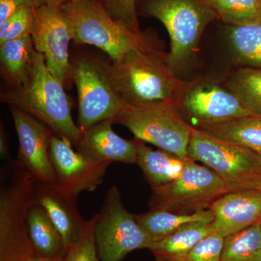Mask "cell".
Instances as JSON below:
<instances>
[{"mask_svg":"<svg viewBox=\"0 0 261 261\" xmlns=\"http://www.w3.org/2000/svg\"><path fill=\"white\" fill-rule=\"evenodd\" d=\"M108 68L124 106L176 100L185 84L170 68L161 47L134 49Z\"/></svg>","mask_w":261,"mask_h":261,"instance_id":"6da1fadb","label":"cell"},{"mask_svg":"<svg viewBox=\"0 0 261 261\" xmlns=\"http://www.w3.org/2000/svg\"><path fill=\"white\" fill-rule=\"evenodd\" d=\"M0 100L34 117L75 147L80 140L82 130L72 118L65 87L48 70L44 56L38 51L28 81L2 92Z\"/></svg>","mask_w":261,"mask_h":261,"instance_id":"7a4b0ae2","label":"cell"},{"mask_svg":"<svg viewBox=\"0 0 261 261\" xmlns=\"http://www.w3.org/2000/svg\"><path fill=\"white\" fill-rule=\"evenodd\" d=\"M61 10L69 24L72 40L99 48L112 62L134 49L161 47L153 34L115 20L99 0H80Z\"/></svg>","mask_w":261,"mask_h":261,"instance_id":"3957f363","label":"cell"},{"mask_svg":"<svg viewBox=\"0 0 261 261\" xmlns=\"http://www.w3.org/2000/svg\"><path fill=\"white\" fill-rule=\"evenodd\" d=\"M35 181L18 159L2 168L0 261H29L38 255L27 224L29 207L34 203Z\"/></svg>","mask_w":261,"mask_h":261,"instance_id":"277c9868","label":"cell"},{"mask_svg":"<svg viewBox=\"0 0 261 261\" xmlns=\"http://www.w3.org/2000/svg\"><path fill=\"white\" fill-rule=\"evenodd\" d=\"M136 8L137 15L158 19L167 29L171 40L167 62L176 74L195 57L205 27L217 18L201 0H141Z\"/></svg>","mask_w":261,"mask_h":261,"instance_id":"5b68a950","label":"cell"},{"mask_svg":"<svg viewBox=\"0 0 261 261\" xmlns=\"http://www.w3.org/2000/svg\"><path fill=\"white\" fill-rule=\"evenodd\" d=\"M113 121L126 127L137 140L187 157L192 126L181 116L175 100L126 105Z\"/></svg>","mask_w":261,"mask_h":261,"instance_id":"8992f818","label":"cell"},{"mask_svg":"<svg viewBox=\"0 0 261 261\" xmlns=\"http://www.w3.org/2000/svg\"><path fill=\"white\" fill-rule=\"evenodd\" d=\"M187 157L213 170L231 192L255 189L261 178L260 154L193 126Z\"/></svg>","mask_w":261,"mask_h":261,"instance_id":"52a82bcc","label":"cell"},{"mask_svg":"<svg viewBox=\"0 0 261 261\" xmlns=\"http://www.w3.org/2000/svg\"><path fill=\"white\" fill-rule=\"evenodd\" d=\"M229 192L213 170L190 159L179 177L168 185L152 187L148 206L149 210L192 214L210 208L215 201Z\"/></svg>","mask_w":261,"mask_h":261,"instance_id":"ba28073f","label":"cell"},{"mask_svg":"<svg viewBox=\"0 0 261 261\" xmlns=\"http://www.w3.org/2000/svg\"><path fill=\"white\" fill-rule=\"evenodd\" d=\"M93 219L94 239L100 261H122L130 252L148 249L153 243L137 222L135 215L123 205L116 185L106 192L101 210Z\"/></svg>","mask_w":261,"mask_h":261,"instance_id":"9c48e42d","label":"cell"},{"mask_svg":"<svg viewBox=\"0 0 261 261\" xmlns=\"http://www.w3.org/2000/svg\"><path fill=\"white\" fill-rule=\"evenodd\" d=\"M71 64L78 92L77 125L81 130L106 120L113 121L124 104L111 82L109 64L87 55L75 58Z\"/></svg>","mask_w":261,"mask_h":261,"instance_id":"30bf717a","label":"cell"},{"mask_svg":"<svg viewBox=\"0 0 261 261\" xmlns=\"http://www.w3.org/2000/svg\"><path fill=\"white\" fill-rule=\"evenodd\" d=\"M175 101L183 118L195 128L253 116L236 94L212 80L185 82Z\"/></svg>","mask_w":261,"mask_h":261,"instance_id":"8fae6325","label":"cell"},{"mask_svg":"<svg viewBox=\"0 0 261 261\" xmlns=\"http://www.w3.org/2000/svg\"><path fill=\"white\" fill-rule=\"evenodd\" d=\"M36 51L41 53L51 74L65 88L73 82L70 61L71 32L61 8L41 6L34 10V22L31 32Z\"/></svg>","mask_w":261,"mask_h":261,"instance_id":"7c38bea8","label":"cell"},{"mask_svg":"<svg viewBox=\"0 0 261 261\" xmlns=\"http://www.w3.org/2000/svg\"><path fill=\"white\" fill-rule=\"evenodd\" d=\"M49 157L56 174L55 185L76 197L97 189L112 163L87 159L73 149L69 140L56 135L51 137Z\"/></svg>","mask_w":261,"mask_h":261,"instance_id":"4fadbf2b","label":"cell"},{"mask_svg":"<svg viewBox=\"0 0 261 261\" xmlns=\"http://www.w3.org/2000/svg\"><path fill=\"white\" fill-rule=\"evenodd\" d=\"M19 141V162L43 183H56V174L49 157L53 130L34 117L10 106Z\"/></svg>","mask_w":261,"mask_h":261,"instance_id":"5bb4252c","label":"cell"},{"mask_svg":"<svg viewBox=\"0 0 261 261\" xmlns=\"http://www.w3.org/2000/svg\"><path fill=\"white\" fill-rule=\"evenodd\" d=\"M210 209L215 233L226 238L261 222V191L245 189L228 192Z\"/></svg>","mask_w":261,"mask_h":261,"instance_id":"9a60e30c","label":"cell"},{"mask_svg":"<svg viewBox=\"0 0 261 261\" xmlns=\"http://www.w3.org/2000/svg\"><path fill=\"white\" fill-rule=\"evenodd\" d=\"M34 202L42 206L63 237L68 250L80 242L86 220L76 205V197L68 195L53 184L35 181Z\"/></svg>","mask_w":261,"mask_h":261,"instance_id":"2e32d148","label":"cell"},{"mask_svg":"<svg viewBox=\"0 0 261 261\" xmlns=\"http://www.w3.org/2000/svg\"><path fill=\"white\" fill-rule=\"evenodd\" d=\"M112 120H106L82 130L76 151L94 161L136 163L137 141L128 140L113 130Z\"/></svg>","mask_w":261,"mask_h":261,"instance_id":"e0dca14e","label":"cell"},{"mask_svg":"<svg viewBox=\"0 0 261 261\" xmlns=\"http://www.w3.org/2000/svg\"><path fill=\"white\" fill-rule=\"evenodd\" d=\"M136 139V138H135ZM137 141V162L151 187L168 185L181 176L190 159L169 152L154 150L143 141Z\"/></svg>","mask_w":261,"mask_h":261,"instance_id":"ac0fdd59","label":"cell"},{"mask_svg":"<svg viewBox=\"0 0 261 261\" xmlns=\"http://www.w3.org/2000/svg\"><path fill=\"white\" fill-rule=\"evenodd\" d=\"M37 51L32 36L0 44V72L10 87H20L28 81Z\"/></svg>","mask_w":261,"mask_h":261,"instance_id":"d6986e66","label":"cell"},{"mask_svg":"<svg viewBox=\"0 0 261 261\" xmlns=\"http://www.w3.org/2000/svg\"><path fill=\"white\" fill-rule=\"evenodd\" d=\"M137 222L152 241H161L184 228L200 223L214 221L210 208L192 214H177L162 210H149L144 214L135 215Z\"/></svg>","mask_w":261,"mask_h":261,"instance_id":"ffe728a7","label":"cell"},{"mask_svg":"<svg viewBox=\"0 0 261 261\" xmlns=\"http://www.w3.org/2000/svg\"><path fill=\"white\" fill-rule=\"evenodd\" d=\"M27 224L31 241L38 255L65 258L67 249L63 237L42 206L37 203L31 205Z\"/></svg>","mask_w":261,"mask_h":261,"instance_id":"44dd1931","label":"cell"},{"mask_svg":"<svg viewBox=\"0 0 261 261\" xmlns=\"http://www.w3.org/2000/svg\"><path fill=\"white\" fill-rule=\"evenodd\" d=\"M214 232L213 222L194 224L161 241L154 242L148 250L156 261H186L195 245Z\"/></svg>","mask_w":261,"mask_h":261,"instance_id":"7402d4cb","label":"cell"},{"mask_svg":"<svg viewBox=\"0 0 261 261\" xmlns=\"http://www.w3.org/2000/svg\"><path fill=\"white\" fill-rule=\"evenodd\" d=\"M197 128L222 140L246 147L261 156V116L244 117L202 125Z\"/></svg>","mask_w":261,"mask_h":261,"instance_id":"603a6c76","label":"cell"},{"mask_svg":"<svg viewBox=\"0 0 261 261\" xmlns=\"http://www.w3.org/2000/svg\"><path fill=\"white\" fill-rule=\"evenodd\" d=\"M229 39L235 56L241 64L261 68V21L231 25Z\"/></svg>","mask_w":261,"mask_h":261,"instance_id":"cb8c5ba5","label":"cell"},{"mask_svg":"<svg viewBox=\"0 0 261 261\" xmlns=\"http://www.w3.org/2000/svg\"><path fill=\"white\" fill-rule=\"evenodd\" d=\"M221 261H261V222L224 238Z\"/></svg>","mask_w":261,"mask_h":261,"instance_id":"d4e9b609","label":"cell"},{"mask_svg":"<svg viewBox=\"0 0 261 261\" xmlns=\"http://www.w3.org/2000/svg\"><path fill=\"white\" fill-rule=\"evenodd\" d=\"M226 87L241 99L253 116H261V68H239L229 75Z\"/></svg>","mask_w":261,"mask_h":261,"instance_id":"484cf974","label":"cell"},{"mask_svg":"<svg viewBox=\"0 0 261 261\" xmlns=\"http://www.w3.org/2000/svg\"><path fill=\"white\" fill-rule=\"evenodd\" d=\"M224 23L243 25L261 21V0H201Z\"/></svg>","mask_w":261,"mask_h":261,"instance_id":"4316f807","label":"cell"},{"mask_svg":"<svg viewBox=\"0 0 261 261\" xmlns=\"http://www.w3.org/2000/svg\"><path fill=\"white\" fill-rule=\"evenodd\" d=\"M35 8L27 5L20 7L0 23V44L31 35Z\"/></svg>","mask_w":261,"mask_h":261,"instance_id":"83f0119b","label":"cell"},{"mask_svg":"<svg viewBox=\"0 0 261 261\" xmlns=\"http://www.w3.org/2000/svg\"><path fill=\"white\" fill-rule=\"evenodd\" d=\"M94 233V219L84 222L83 233L78 243L68 250L65 261H99Z\"/></svg>","mask_w":261,"mask_h":261,"instance_id":"f1b7e54d","label":"cell"},{"mask_svg":"<svg viewBox=\"0 0 261 261\" xmlns=\"http://www.w3.org/2000/svg\"><path fill=\"white\" fill-rule=\"evenodd\" d=\"M224 238L213 233L197 244L186 261H221Z\"/></svg>","mask_w":261,"mask_h":261,"instance_id":"f546056e","label":"cell"},{"mask_svg":"<svg viewBox=\"0 0 261 261\" xmlns=\"http://www.w3.org/2000/svg\"><path fill=\"white\" fill-rule=\"evenodd\" d=\"M115 20L140 28L136 8L137 0H99Z\"/></svg>","mask_w":261,"mask_h":261,"instance_id":"4dcf8cb0","label":"cell"},{"mask_svg":"<svg viewBox=\"0 0 261 261\" xmlns=\"http://www.w3.org/2000/svg\"><path fill=\"white\" fill-rule=\"evenodd\" d=\"M24 5L36 8L34 0H0V23Z\"/></svg>","mask_w":261,"mask_h":261,"instance_id":"1f68e13d","label":"cell"},{"mask_svg":"<svg viewBox=\"0 0 261 261\" xmlns=\"http://www.w3.org/2000/svg\"><path fill=\"white\" fill-rule=\"evenodd\" d=\"M80 0H34L36 8L41 6H53L61 8L65 5Z\"/></svg>","mask_w":261,"mask_h":261,"instance_id":"d6a6232c","label":"cell"},{"mask_svg":"<svg viewBox=\"0 0 261 261\" xmlns=\"http://www.w3.org/2000/svg\"><path fill=\"white\" fill-rule=\"evenodd\" d=\"M0 153L2 158L8 157L10 153L9 145L7 141L6 137L4 132V128H1V134H0Z\"/></svg>","mask_w":261,"mask_h":261,"instance_id":"836d02e7","label":"cell"},{"mask_svg":"<svg viewBox=\"0 0 261 261\" xmlns=\"http://www.w3.org/2000/svg\"><path fill=\"white\" fill-rule=\"evenodd\" d=\"M29 261H65V258H49V257H44L37 255V256L33 257Z\"/></svg>","mask_w":261,"mask_h":261,"instance_id":"e575fe53","label":"cell"},{"mask_svg":"<svg viewBox=\"0 0 261 261\" xmlns=\"http://www.w3.org/2000/svg\"><path fill=\"white\" fill-rule=\"evenodd\" d=\"M255 189L261 191V178L259 179V181H257L256 186H255Z\"/></svg>","mask_w":261,"mask_h":261,"instance_id":"d590c367","label":"cell"}]
</instances>
